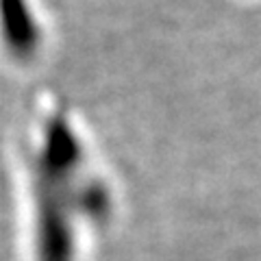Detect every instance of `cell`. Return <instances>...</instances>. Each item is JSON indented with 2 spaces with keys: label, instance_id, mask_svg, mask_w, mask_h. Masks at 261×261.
<instances>
[{
  "label": "cell",
  "instance_id": "6da1fadb",
  "mask_svg": "<svg viewBox=\"0 0 261 261\" xmlns=\"http://www.w3.org/2000/svg\"><path fill=\"white\" fill-rule=\"evenodd\" d=\"M81 146L61 116L48 120L35 159V255L37 261H76L74 220L89 202L81 183Z\"/></svg>",
  "mask_w": 261,
  "mask_h": 261
},
{
  "label": "cell",
  "instance_id": "7a4b0ae2",
  "mask_svg": "<svg viewBox=\"0 0 261 261\" xmlns=\"http://www.w3.org/2000/svg\"><path fill=\"white\" fill-rule=\"evenodd\" d=\"M3 18H5V33L11 42L13 50L24 53L35 42L33 35V22L22 0H3Z\"/></svg>",
  "mask_w": 261,
  "mask_h": 261
}]
</instances>
